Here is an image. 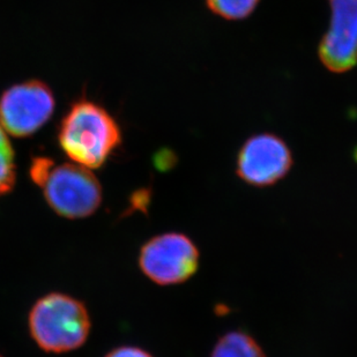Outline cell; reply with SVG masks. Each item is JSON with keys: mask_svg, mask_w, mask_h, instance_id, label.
<instances>
[{"mask_svg": "<svg viewBox=\"0 0 357 357\" xmlns=\"http://www.w3.org/2000/svg\"><path fill=\"white\" fill-rule=\"evenodd\" d=\"M119 142V125L105 109L91 102L73 105L61 123V149L72 161L86 168H100Z\"/></svg>", "mask_w": 357, "mask_h": 357, "instance_id": "2", "label": "cell"}, {"mask_svg": "<svg viewBox=\"0 0 357 357\" xmlns=\"http://www.w3.org/2000/svg\"><path fill=\"white\" fill-rule=\"evenodd\" d=\"M355 156H356V159H357V151H356V153H355Z\"/></svg>", "mask_w": 357, "mask_h": 357, "instance_id": "12", "label": "cell"}, {"mask_svg": "<svg viewBox=\"0 0 357 357\" xmlns=\"http://www.w3.org/2000/svg\"><path fill=\"white\" fill-rule=\"evenodd\" d=\"M293 158L282 139L271 133L253 135L237 158V175L257 188L273 185L289 172Z\"/></svg>", "mask_w": 357, "mask_h": 357, "instance_id": "6", "label": "cell"}, {"mask_svg": "<svg viewBox=\"0 0 357 357\" xmlns=\"http://www.w3.org/2000/svg\"><path fill=\"white\" fill-rule=\"evenodd\" d=\"M198 248L184 234L167 233L153 237L142 246L139 266L146 277L161 286L185 282L199 267Z\"/></svg>", "mask_w": 357, "mask_h": 357, "instance_id": "4", "label": "cell"}, {"mask_svg": "<svg viewBox=\"0 0 357 357\" xmlns=\"http://www.w3.org/2000/svg\"><path fill=\"white\" fill-rule=\"evenodd\" d=\"M29 331L38 347L47 353H68L80 348L91 331V318L80 301L51 293L34 304Z\"/></svg>", "mask_w": 357, "mask_h": 357, "instance_id": "3", "label": "cell"}, {"mask_svg": "<svg viewBox=\"0 0 357 357\" xmlns=\"http://www.w3.org/2000/svg\"><path fill=\"white\" fill-rule=\"evenodd\" d=\"M105 357H153L149 351H144L142 348L124 346V347L116 348L110 351Z\"/></svg>", "mask_w": 357, "mask_h": 357, "instance_id": "11", "label": "cell"}, {"mask_svg": "<svg viewBox=\"0 0 357 357\" xmlns=\"http://www.w3.org/2000/svg\"><path fill=\"white\" fill-rule=\"evenodd\" d=\"M213 13L228 20H241L256 10L259 0H206Z\"/></svg>", "mask_w": 357, "mask_h": 357, "instance_id": "10", "label": "cell"}, {"mask_svg": "<svg viewBox=\"0 0 357 357\" xmlns=\"http://www.w3.org/2000/svg\"><path fill=\"white\" fill-rule=\"evenodd\" d=\"M0 357H3V356H0Z\"/></svg>", "mask_w": 357, "mask_h": 357, "instance_id": "13", "label": "cell"}, {"mask_svg": "<svg viewBox=\"0 0 357 357\" xmlns=\"http://www.w3.org/2000/svg\"><path fill=\"white\" fill-rule=\"evenodd\" d=\"M15 183L14 152L5 130L0 124V197L10 192Z\"/></svg>", "mask_w": 357, "mask_h": 357, "instance_id": "9", "label": "cell"}, {"mask_svg": "<svg viewBox=\"0 0 357 357\" xmlns=\"http://www.w3.org/2000/svg\"><path fill=\"white\" fill-rule=\"evenodd\" d=\"M31 175L43 190L51 208L63 218L84 219L101 205V184L86 167L77 163L56 165L51 160L38 158L33 162Z\"/></svg>", "mask_w": 357, "mask_h": 357, "instance_id": "1", "label": "cell"}, {"mask_svg": "<svg viewBox=\"0 0 357 357\" xmlns=\"http://www.w3.org/2000/svg\"><path fill=\"white\" fill-rule=\"evenodd\" d=\"M54 109V95L40 81L17 84L0 98V124L14 137H28L42 128Z\"/></svg>", "mask_w": 357, "mask_h": 357, "instance_id": "5", "label": "cell"}, {"mask_svg": "<svg viewBox=\"0 0 357 357\" xmlns=\"http://www.w3.org/2000/svg\"><path fill=\"white\" fill-rule=\"evenodd\" d=\"M331 27L319 45L320 61L330 71L347 72L357 64V0H328Z\"/></svg>", "mask_w": 357, "mask_h": 357, "instance_id": "7", "label": "cell"}, {"mask_svg": "<svg viewBox=\"0 0 357 357\" xmlns=\"http://www.w3.org/2000/svg\"><path fill=\"white\" fill-rule=\"evenodd\" d=\"M211 357H266V355L249 334L234 331L220 337Z\"/></svg>", "mask_w": 357, "mask_h": 357, "instance_id": "8", "label": "cell"}]
</instances>
